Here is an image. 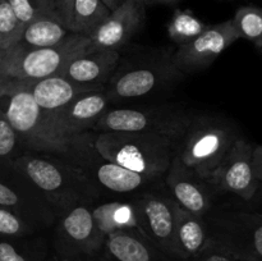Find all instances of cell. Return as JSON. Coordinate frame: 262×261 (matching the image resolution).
Listing matches in <instances>:
<instances>
[{"label": "cell", "instance_id": "obj_1", "mask_svg": "<svg viewBox=\"0 0 262 261\" xmlns=\"http://www.w3.org/2000/svg\"><path fill=\"white\" fill-rule=\"evenodd\" d=\"M0 106L22 140L27 153L58 158L81 170L100 158L95 132H76L42 110L25 84L0 82Z\"/></svg>", "mask_w": 262, "mask_h": 261}, {"label": "cell", "instance_id": "obj_2", "mask_svg": "<svg viewBox=\"0 0 262 261\" xmlns=\"http://www.w3.org/2000/svg\"><path fill=\"white\" fill-rule=\"evenodd\" d=\"M13 164L41 192L56 217L76 205H94L101 197L81 169L58 158L26 153Z\"/></svg>", "mask_w": 262, "mask_h": 261}, {"label": "cell", "instance_id": "obj_3", "mask_svg": "<svg viewBox=\"0 0 262 261\" xmlns=\"http://www.w3.org/2000/svg\"><path fill=\"white\" fill-rule=\"evenodd\" d=\"M182 137L145 132L95 133L94 145L105 160L137 173L165 177Z\"/></svg>", "mask_w": 262, "mask_h": 261}, {"label": "cell", "instance_id": "obj_4", "mask_svg": "<svg viewBox=\"0 0 262 261\" xmlns=\"http://www.w3.org/2000/svg\"><path fill=\"white\" fill-rule=\"evenodd\" d=\"M239 136L235 125L219 115L193 117L179 141L177 155L187 168L207 179Z\"/></svg>", "mask_w": 262, "mask_h": 261}, {"label": "cell", "instance_id": "obj_5", "mask_svg": "<svg viewBox=\"0 0 262 261\" xmlns=\"http://www.w3.org/2000/svg\"><path fill=\"white\" fill-rule=\"evenodd\" d=\"M90 36L71 33L63 42L51 48L20 50L9 49L0 56V82L32 83L60 74L74 56L87 51Z\"/></svg>", "mask_w": 262, "mask_h": 261}, {"label": "cell", "instance_id": "obj_6", "mask_svg": "<svg viewBox=\"0 0 262 261\" xmlns=\"http://www.w3.org/2000/svg\"><path fill=\"white\" fill-rule=\"evenodd\" d=\"M204 219L215 247L239 261H262V212L212 206Z\"/></svg>", "mask_w": 262, "mask_h": 261}, {"label": "cell", "instance_id": "obj_7", "mask_svg": "<svg viewBox=\"0 0 262 261\" xmlns=\"http://www.w3.org/2000/svg\"><path fill=\"white\" fill-rule=\"evenodd\" d=\"M193 115L174 106L107 110L92 128L95 133L145 132L182 137Z\"/></svg>", "mask_w": 262, "mask_h": 261}, {"label": "cell", "instance_id": "obj_8", "mask_svg": "<svg viewBox=\"0 0 262 261\" xmlns=\"http://www.w3.org/2000/svg\"><path fill=\"white\" fill-rule=\"evenodd\" d=\"M92 206L76 205L56 217L54 247L63 260H86L101 252L106 235L95 222Z\"/></svg>", "mask_w": 262, "mask_h": 261}, {"label": "cell", "instance_id": "obj_9", "mask_svg": "<svg viewBox=\"0 0 262 261\" xmlns=\"http://www.w3.org/2000/svg\"><path fill=\"white\" fill-rule=\"evenodd\" d=\"M0 206L17 212L38 230L55 224L56 215L45 197L13 163L0 165Z\"/></svg>", "mask_w": 262, "mask_h": 261}, {"label": "cell", "instance_id": "obj_10", "mask_svg": "<svg viewBox=\"0 0 262 261\" xmlns=\"http://www.w3.org/2000/svg\"><path fill=\"white\" fill-rule=\"evenodd\" d=\"M136 227L159 250L176 258L174 230L178 205L170 194L148 191L135 196L129 202Z\"/></svg>", "mask_w": 262, "mask_h": 261}, {"label": "cell", "instance_id": "obj_11", "mask_svg": "<svg viewBox=\"0 0 262 261\" xmlns=\"http://www.w3.org/2000/svg\"><path fill=\"white\" fill-rule=\"evenodd\" d=\"M252 153V143L239 136L207 178L216 193H232L247 202L255 197L260 182L253 173Z\"/></svg>", "mask_w": 262, "mask_h": 261}, {"label": "cell", "instance_id": "obj_12", "mask_svg": "<svg viewBox=\"0 0 262 261\" xmlns=\"http://www.w3.org/2000/svg\"><path fill=\"white\" fill-rule=\"evenodd\" d=\"M183 76L173 66L171 59L160 63L143 64L115 72L107 84H105V92L110 101L138 99L152 94L176 79L183 78Z\"/></svg>", "mask_w": 262, "mask_h": 261}, {"label": "cell", "instance_id": "obj_13", "mask_svg": "<svg viewBox=\"0 0 262 261\" xmlns=\"http://www.w3.org/2000/svg\"><path fill=\"white\" fill-rule=\"evenodd\" d=\"M237 40H239V36L233 19L207 26L196 38L179 45L178 50L171 56V61L181 73H196L211 66L215 59Z\"/></svg>", "mask_w": 262, "mask_h": 261}, {"label": "cell", "instance_id": "obj_14", "mask_svg": "<svg viewBox=\"0 0 262 261\" xmlns=\"http://www.w3.org/2000/svg\"><path fill=\"white\" fill-rule=\"evenodd\" d=\"M164 184L177 205L192 214L204 217L214 206L216 192L211 184L187 168L177 154L164 177Z\"/></svg>", "mask_w": 262, "mask_h": 261}, {"label": "cell", "instance_id": "obj_15", "mask_svg": "<svg viewBox=\"0 0 262 261\" xmlns=\"http://www.w3.org/2000/svg\"><path fill=\"white\" fill-rule=\"evenodd\" d=\"M145 18L143 0H125L91 33L87 51L119 50L142 28Z\"/></svg>", "mask_w": 262, "mask_h": 261}, {"label": "cell", "instance_id": "obj_16", "mask_svg": "<svg viewBox=\"0 0 262 261\" xmlns=\"http://www.w3.org/2000/svg\"><path fill=\"white\" fill-rule=\"evenodd\" d=\"M82 171L101 194L102 192H109L114 194L137 196L145 192L155 191L164 179V177L137 173L113 161L105 160L101 156Z\"/></svg>", "mask_w": 262, "mask_h": 261}, {"label": "cell", "instance_id": "obj_17", "mask_svg": "<svg viewBox=\"0 0 262 261\" xmlns=\"http://www.w3.org/2000/svg\"><path fill=\"white\" fill-rule=\"evenodd\" d=\"M101 255L112 261H182L159 250L137 228H124L107 234Z\"/></svg>", "mask_w": 262, "mask_h": 261}, {"label": "cell", "instance_id": "obj_18", "mask_svg": "<svg viewBox=\"0 0 262 261\" xmlns=\"http://www.w3.org/2000/svg\"><path fill=\"white\" fill-rule=\"evenodd\" d=\"M119 60V50L84 51L64 66L60 76L74 83L105 87L117 72Z\"/></svg>", "mask_w": 262, "mask_h": 261}, {"label": "cell", "instance_id": "obj_19", "mask_svg": "<svg viewBox=\"0 0 262 261\" xmlns=\"http://www.w3.org/2000/svg\"><path fill=\"white\" fill-rule=\"evenodd\" d=\"M110 100L104 90L84 92L56 112H50L67 128L91 132L97 120L107 112Z\"/></svg>", "mask_w": 262, "mask_h": 261}, {"label": "cell", "instance_id": "obj_20", "mask_svg": "<svg viewBox=\"0 0 262 261\" xmlns=\"http://www.w3.org/2000/svg\"><path fill=\"white\" fill-rule=\"evenodd\" d=\"M14 83V82H13ZM27 87L36 104L46 112H56L84 92L104 90L105 87L87 86L68 81L60 74L48 77L32 83H20Z\"/></svg>", "mask_w": 262, "mask_h": 261}, {"label": "cell", "instance_id": "obj_21", "mask_svg": "<svg viewBox=\"0 0 262 261\" xmlns=\"http://www.w3.org/2000/svg\"><path fill=\"white\" fill-rule=\"evenodd\" d=\"M207 243L206 223L202 216L183 210L178 206L174 230V252L176 258L188 261L204 250Z\"/></svg>", "mask_w": 262, "mask_h": 261}, {"label": "cell", "instance_id": "obj_22", "mask_svg": "<svg viewBox=\"0 0 262 261\" xmlns=\"http://www.w3.org/2000/svg\"><path fill=\"white\" fill-rule=\"evenodd\" d=\"M71 33L59 19L42 15L23 26L22 33L13 48L20 50L51 48L63 42Z\"/></svg>", "mask_w": 262, "mask_h": 261}, {"label": "cell", "instance_id": "obj_23", "mask_svg": "<svg viewBox=\"0 0 262 261\" xmlns=\"http://www.w3.org/2000/svg\"><path fill=\"white\" fill-rule=\"evenodd\" d=\"M110 13L101 0H74L68 23L69 32L91 36Z\"/></svg>", "mask_w": 262, "mask_h": 261}, {"label": "cell", "instance_id": "obj_24", "mask_svg": "<svg viewBox=\"0 0 262 261\" xmlns=\"http://www.w3.org/2000/svg\"><path fill=\"white\" fill-rule=\"evenodd\" d=\"M32 237H0V261H45L46 246L41 240H31Z\"/></svg>", "mask_w": 262, "mask_h": 261}, {"label": "cell", "instance_id": "obj_25", "mask_svg": "<svg viewBox=\"0 0 262 261\" xmlns=\"http://www.w3.org/2000/svg\"><path fill=\"white\" fill-rule=\"evenodd\" d=\"M207 28V25L197 18L191 10L177 9L168 25V35L173 42L184 45Z\"/></svg>", "mask_w": 262, "mask_h": 261}, {"label": "cell", "instance_id": "obj_26", "mask_svg": "<svg viewBox=\"0 0 262 261\" xmlns=\"http://www.w3.org/2000/svg\"><path fill=\"white\" fill-rule=\"evenodd\" d=\"M232 19L239 38L251 41L255 45L262 38V8L256 5L241 7Z\"/></svg>", "mask_w": 262, "mask_h": 261}, {"label": "cell", "instance_id": "obj_27", "mask_svg": "<svg viewBox=\"0 0 262 261\" xmlns=\"http://www.w3.org/2000/svg\"><path fill=\"white\" fill-rule=\"evenodd\" d=\"M22 140L7 119L4 113L0 114V165L10 164L26 154Z\"/></svg>", "mask_w": 262, "mask_h": 261}, {"label": "cell", "instance_id": "obj_28", "mask_svg": "<svg viewBox=\"0 0 262 261\" xmlns=\"http://www.w3.org/2000/svg\"><path fill=\"white\" fill-rule=\"evenodd\" d=\"M23 25L15 17L8 0H0V53L9 50L19 38Z\"/></svg>", "mask_w": 262, "mask_h": 261}, {"label": "cell", "instance_id": "obj_29", "mask_svg": "<svg viewBox=\"0 0 262 261\" xmlns=\"http://www.w3.org/2000/svg\"><path fill=\"white\" fill-rule=\"evenodd\" d=\"M37 228L23 219L17 212L0 206V237L25 238L37 234Z\"/></svg>", "mask_w": 262, "mask_h": 261}, {"label": "cell", "instance_id": "obj_30", "mask_svg": "<svg viewBox=\"0 0 262 261\" xmlns=\"http://www.w3.org/2000/svg\"><path fill=\"white\" fill-rule=\"evenodd\" d=\"M8 2L15 17L23 26L42 15L55 18L51 7V0H8Z\"/></svg>", "mask_w": 262, "mask_h": 261}, {"label": "cell", "instance_id": "obj_31", "mask_svg": "<svg viewBox=\"0 0 262 261\" xmlns=\"http://www.w3.org/2000/svg\"><path fill=\"white\" fill-rule=\"evenodd\" d=\"M188 261H239V260L227 255V253L220 251L219 248H216L212 243H210L209 241H207L204 250L200 251L196 256L189 258Z\"/></svg>", "mask_w": 262, "mask_h": 261}, {"label": "cell", "instance_id": "obj_32", "mask_svg": "<svg viewBox=\"0 0 262 261\" xmlns=\"http://www.w3.org/2000/svg\"><path fill=\"white\" fill-rule=\"evenodd\" d=\"M73 3L74 0H51V7H53L54 15H55L56 19L60 20L67 28H68Z\"/></svg>", "mask_w": 262, "mask_h": 261}, {"label": "cell", "instance_id": "obj_33", "mask_svg": "<svg viewBox=\"0 0 262 261\" xmlns=\"http://www.w3.org/2000/svg\"><path fill=\"white\" fill-rule=\"evenodd\" d=\"M252 166L256 179L262 183V145L253 146Z\"/></svg>", "mask_w": 262, "mask_h": 261}, {"label": "cell", "instance_id": "obj_34", "mask_svg": "<svg viewBox=\"0 0 262 261\" xmlns=\"http://www.w3.org/2000/svg\"><path fill=\"white\" fill-rule=\"evenodd\" d=\"M101 2L104 3L105 7H106L110 12H113V10H115L117 8H119L125 0H101Z\"/></svg>", "mask_w": 262, "mask_h": 261}, {"label": "cell", "instance_id": "obj_35", "mask_svg": "<svg viewBox=\"0 0 262 261\" xmlns=\"http://www.w3.org/2000/svg\"><path fill=\"white\" fill-rule=\"evenodd\" d=\"M178 0H146L145 5H171Z\"/></svg>", "mask_w": 262, "mask_h": 261}, {"label": "cell", "instance_id": "obj_36", "mask_svg": "<svg viewBox=\"0 0 262 261\" xmlns=\"http://www.w3.org/2000/svg\"><path fill=\"white\" fill-rule=\"evenodd\" d=\"M86 261H112V260H109V258L104 257V256H102L101 253H99V255L94 256V257L86 258Z\"/></svg>", "mask_w": 262, "mask_h": 261}, {"label": "cell", "instance_id": "obj_37", "mask_svg": "<svg viewBox=\"0 0 262 261\" xmlns=\"http://www.w3.org/2000/svg\"><path fill=\"white\" fill-rule=\"evenodd\" d=\"M255 197H258V199H260L258 201L262 202V183H260V186H258V189H257V192H256ZM255 197H253V199H255Z\"/></svg>", "mask_w": 262, "mask_h": 261}, {"label": "cell", "instance_id": "obj_38", "mask_svg": "<svg viewBox=\"0 0 262 261\" xmlns=\"http://www.w3.org/2000/svg\"><path fill=\"white\" fill-rule=\"evenodd\" d=\"M256 48H257L258 49V50H260L261 51V54H262V38H261V40L260 41H258V42L257 44H256Z\"/></svg>", "mask_w": 262, "mask_h": 261}, {"label": "cell", "instance_id": "obj_39", "mask_svg": "<svg viewBox=\"0 0 262 261\" xmlns=\"http://www.w3.org/2000/svg\"><path fill=\"white\" fill-rule=\"evenodd\" d=\"M68 261H86V260H82V258H77V260H68Z\"/></svg>", "mask_w": 262, "mask_h": 261}, {"label": "cell", "instance_id": "obj_40", "mask_svg": "<svg viewBox=\"0 0 262 261\" xmlns=\"http://www.w3.org/2000/svg\"><path fill=\"white\" fill-rule=\"evenodd\" d=\"M2 113H3V110H2V106H0V114H2Z\"/></svg>", "mask_w": 262, "mask_h": 261}, {"label": "cell", "instance_id": "obj_41", "mask_svg": "<svg viewBox=\"0 0 262 261\" xmlns=\"http://www.w3.org/2000/svg\"><path fill=\"white\" fill-rule=\"evenodd\" d=\"M2 54H3V53H0V56H2Z\"/></svg>", "mask_w": 262, "mask_h": 261}, {"label": "cell", "instance_id": "obj_42", "mask_svg": "<svg viewBox=\"0 0 262 261\" xmlns=\"http://www.w3.org/2000/svg\"><path fill=\"white\" fill-rule=\"evenodd\" d=\"M146 2V0H143V3H145Z\"/></svg>", "mask_w": 262, "mask_h": 261}]
</instances>
